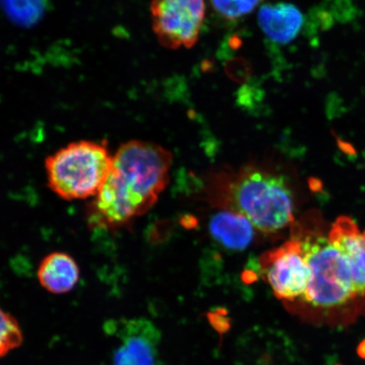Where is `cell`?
<instances>
[{"label": "cell", "mask_w": 365, "mask_h": 365, "mask_svg": "<svg viewBox=\"0 0 365 365\" xmlns=\"http://www.w3.org/2000/svg\"><path fill=\"white\" fill-rule=\"evenodd\" d=\"M359 354L360 356H362V357L365 358V341L362 342L361 344H360Z\"/></svg>", "instance_id": "cell-14"}, {"label": "cell", "mask_w": 365, "mask_h": 365, "mask_svg": "<svg viewBox=\"0 0 365 365\" xmlns=\"http://www.w3.org/2000/svg\"><path fill=\"white\" fill-rule=\"evenodd\" d=\"M264 278L278 299L294 302L307 290L310 270L298 240L292 238L259 259Z\"/></svg>", "instance_id": "cell-6"}, {"label": "cell", "mask_w": 365, "mask_h": 365, "mask_svg": "<svg viewBox=\"0 0 365 365\" xmlns=\"http://www.w3.org/2000/svg\"><path fill=\"white\" fill-rule=\"evenodd\" d=\"M172 158L168 150L147 141L121 145L106 181L89 205V225L114 230L147 212L170 181Z\"/></svg>", "instance_id": "cell-1"}, {"label": "cell", "mask_w": 365, "mask_h": 365, "mask_svg": "<svg viewBox=\"0 0 365 365\" xmlns=\"http://www.w3.org/2000/svg\"><path fill=\"white\" fill-rule=\"evenodd\" d=\"M331 243L344 255L359 293L365 296V230L348 217H341L329 232Z\"/></svg>", "instance_id": "cell-8"}, {"label": "cell", "mask_w": 365, "mask_h": 365, "mask_svg": "<svg viewBox=\"0 0 365 365\" xmlns=\"http://www.w3.org/2000/svg\"><path fill=\"white\" fill-rule=\"evenodd\" d=\"M261 1L262 0H211L214 10L228 20H236L248 15Z\"/></svg>", "instance_id": "cell-13"}, {"label": "cell", "mask_w": 365, "mask_h": 365, "mask_svg": "<svg viewBox=\"0 0 365 365\" xmlns=\"http://www.w3.org/2000/svg\"><path fill=\"white\" fill-rule=\"evenodd\" d=\"M38 278L46 291L65 294L75 289L80 279V268L75 259L63 252H53L41 262Z\"/></svg>", "instance_id": "cell-10"}, {"label": "cell", "mask_w": 365, "mask_h": 365, "mask_svg": "<svg viewBox=\"0 0 365 365\" xmlns=\"http://www.w3.org/2000/svg\"><path fill=\"white\" fill-rule=\"evenodd\" d=\"M217 207L241 214L267 234L284 230L294 220V195L285 177L257 167L222 173L212 182Z\"/></svg>", "instance_id": "cell-2"}, {"label": "cell", "mask_w": 365, "mask_h": 365, "mask_svg": "<svg viewBox=\"0 0 365 365\" xmlns=\"http://www.w3.org/2000/svg\"><path fill=\"white\" fill-rule=\"evenodd\" d=\"M259 24L273 42L287 43L299 34L304 23L302 13L294 4H267L259 11Z\"/></svg>", "instance_id": "cell-9"}, {"label": "cell", "mask_w": 365, "mask_h": 365, "mask_svg": "<svg viewBox=\"0 0 365 365\" xmlns=\"http://www.w3.org/2000/svg\"><path fill=\"white\" fill-rule=\"evenodd\" d=\"M113 159L104 143L81 140L68 144L46 159L48 187L68 200L94 197L112 170Z\"/></svg>", "instance_id": "cell-4"}, {"label": "cell", "mask_w": 365, "mask_h": 365, "mask_svg": "<svg viewBox=\"0 0 365 365\" xmlns=\"http://www.w3.org/2000/svg\"><path fill=\"white\" fill-rule=\"evenodd\" d=\"M254 228L249 219L226 209L213 215L209 222L212 238L228 250L248 248L254 239Z\"/></svg>", "instance_id": "cell-11"}, {"label": "cell", "mask_w": 365, "mask_h": 365, "mask_svg": "<svg viewBox=\"0 0 365 365\" xmlns=\"http://www.w3.org/2000/svg\"><path fill=\"white\" fill-rule=\"evenodd\" d=\"M292 238L299 241L309 267V285L301 299L305 304L330 310L364 297L344 255L326 235L318 217H308L296 225Z\"/></svg>", "instance_id": "cell-3"}, {"label": "cell", "mask_w": 365, "mask_h": 365, "mask_svg": "<svg viewBox=\"0 0 365 365\" xmlns=\"http://www.w3.org/2000/svg\"><path fill=\"white\" fill-rule=\"evenodd\" d=\"M23 341L20 324L0 307V358L19 348Z\"/></svg>", "instance_id": "cell-12"}, {"label": "cell", "mask_w": 365, "mask_h": 365, "mask_svg": "<svg viewBox=\"0 0 365 365\" xmlns=\"http://www.w3.org/2000/svg\"><path fill=\"white\" fill-rule=\"evenodd\" d=\"M105 331L114 340L111 365H158L161 333L148 319L110 321Z\"/></svg>", "instance_id": "cell-7"}, {"label": "cell", "mask_w": 365, "mask_h": 365, "mask_svg": "<svg viewBox=\"0 0 365 365\" xmlns=\"http://www.w3.org/2000/svg\"><path fill=\"white\" fill-rule=\"evenodd\" d=\"M153 29L160 44L190 48L197 43L205 16V0H153Z\"/></svg>", "instance_id": "cell-5"}]
</instances>
